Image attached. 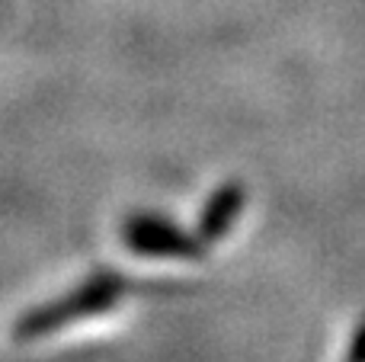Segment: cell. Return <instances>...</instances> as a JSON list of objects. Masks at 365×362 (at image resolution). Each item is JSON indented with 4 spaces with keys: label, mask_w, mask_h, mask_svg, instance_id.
I'll return each mask as SVG.
<instances>
[{
    "label": "cell",
    "mask_w": 365,
    "mask_h": 362,
    "mask_svg": "<svg viewBox=\"0 0 365 362\" xmlns=\"http://www.w3.org/2000/svg\"><path fill=\"white\" fill-rule=\"evenodd\" d=\"M141 286L128 282L125 276L100 269V273H90L81 286H74L71 292H64L61 299L36 305L29 311H23L10 327V337L16 343H32L38 337H48L58 333L61 327H71L77 321L96 318V314H106L125 299L128 292H138Z\"/></svg>",
    "instance_id": "obj_1"
},
{
    "label": "cell",
    "mask_w": 365,
    "mask_h": 362,
    "mask_svg": "<svg viewBox=\"0 0 365 362\" xmlns=\"http://www.w3.org/2000/svg\"><path fill=\"white\" fill-rule=\"evenodd\" d=\"M119 234L135 257L151 260H202L208 250L199 234H186L180 224L160 218L158 212H132L122 222Z\"/></svg>",
    "instance_id": "obj_2"
},
{
    "label": "cell",
    "mask_w": 365,
    "mask_h": 362,
    "mask_svg": "<svg viewBox=\"0 0 365 362\" xmlns=\"http://www.w3.org/2000/svg\"><path fill=\"white\" fill-rule=\"evenodd\" d=\"M244 205H247V186L240 183V180H227V183H221L218 190L208 196V202L202 205L195 234H199L208 247L218 244L221 237L231 234V228L237 224Z\"/></svg>",
    "instance_id": "obj_3"
},
{
    "label": "cell",
    "mask_w": 365,
    "mask_h": 362,
    "mask_svg": "<svg viewBox=\"0 0 365 362\" xmlns=\"http://www.w3.org/2000/svg\"><path fill=\"white\" fill-rule=\"evenodd\" d=\"M343 362H365V321L356 327V333H353V340H349Z\"/></svg>",
    "instance_id": "obj_4"
}]
</instances>
